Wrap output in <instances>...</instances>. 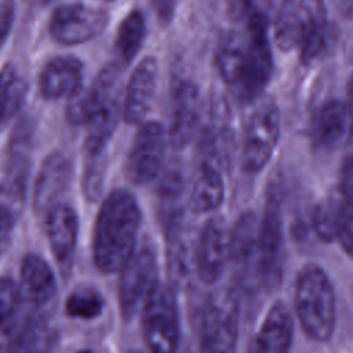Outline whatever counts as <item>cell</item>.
I'll list each match as a JSON object with an SVG mask.
<instances>
[{
	"instance_id": "cell-43",
	"label": "cell",
	"mask_w": 353,
	"mask_h": 353,
	"mask_svg": "<svg viewBox=\"0 0 353 353\" xmlns=\"http://www.w3.org/2000/svg\"><path fill=\"white\" fill-rule=\"evenodd\" d=\"M43 3H47V1H51V0H41Z\"/></svg>"
},
{
	"instance_id": "cell-12",
	"label": "cell",
	"mask_w": 353,
	"mask_h": 353,
	"mask_svg": "<svg viewBox=\"0 0 353 353\" xmlns=\"http://www.w3.org/2000/svg\"><path fill=\"white\" fill-rule=\"evenodd\" d=\"M165 132L157 121H146L135 135L127 160V175L132 183L153 181L163 165Z\"/></svg>"
},
{
	"instance_id": "cell-1",
	"label": "cell",
	"mask_w": 353,
	"mask_h": 353,
	"mask_svg": "<svg viewBox=\"0 0 353 353\" xmlns=\"http://www.w3.org/2000/svg\"><path fill=\"white\" fill-rule=\"evenodd\" d=\"M141 210L127 190H114L103 201L94 228L92 258L103 273L120 272L137 251Z\"/></svg>"
},
{
	"instance_id": "cell-40",
	"label": "cell",
	"mask_w": 353,
	"mask_h": 353,
	"mask_svg": "<svg viewBox=\"0 0 353 353\" xmlns=\"http://www.w3.org/2000/svg\"><path fill=\"white\" fill-rule=\"evenodd\" d=\"M347 109H349V116H350V121H353V74L350 77L349 81V90H347V101H346Z\"/></svg>"
},
{
	"instance_id": "cell-41",
	"label": "cell",
	"mask_w": 353,
	"mask_h": 353,
	"mask_svg": "<svg viewBox=\"0 0 353 353\" xmlns=\"http://www.w3.org/2000/svg\"><path fill=\"white\" fill-rule=\"evenodd\" d=\"M339 4L345 12H353V0H339Z\"/></svg>"
},
{
	"instance_id": "cell-26",
	"label": "cell",
	"mask_w": 353,
	"mask_h": 353,
	"mask_svg": "<svg viewBox=\"0 0 353 353\" xmlns=\"http://www.w3.org/2000/svg\"><path fill=\"white\" fill-rule=\"evenodd\" d=\"M273 39L281 51H290L301 46L303 40V26L296 0H285L279 8L273 25Z\"/></svg>"
},
{
	"instance_id": "cell-20",
	"label": "cell",
	"mask_w": 353,
	"mask_h": 353,
	"mask_svg": "<svg viewBox=\"0 0 353 353\" xmlns=\"http://www.w3.org/2000/svg\"><path fill=\"white\" fill-rule=\"evenodd\" d=\"M21 292L34 306L41 307L51 302L57 292V277L48 262L29 252L21 262Z\"/></svg>"
},
{
	"instance_id": "cell-31",
	"label": "cell",
	"mask_w": 353,
	"mask_h": 353,
	"mask_svg": "<svg viewBox=\"0 0 353 353\" xmlns=\"http://www.w3.org/2000/svg\"><path fill=\"white\" fill-rule=\"evenodd\" d=\"M25 193L0 183V251L4 248L22 208Z\"/></svg>"
},
{
	"instance_id": "cell-42",
	"label": "cell",
	"mask_w": 353,
	"mask_h": 353,
	"mask_svg": "<svg viewBox=\"0 0 353 353\" xmlns=\"http://www.w3.org/2000/svg\"><path fill=\"white\" fill-rule=\"evenodd\" d=\"M76 353H95V352L88 350V349H83V350H79V352H76Z\"/></svg>"
},
{
	"instance_id": "cell-13",
	"label": "cell",
	"mask_w": 353,
	"mask_h": 353,
	"mask_svg": "<svg viewBox=\"0 0 353 353\" xmlns=\"http://www.w3.org/2000/svg\"><path fill=\"white\" fill-rule=\"evenodd\" d=\"M229 262V229L222 218H211L197 239L193 263L197 277L204 284H214Z\"/></svg>"
},
{
	"instance_id": "cell-5",
	"label": "cell",
	"mask_w": 353,
	"mask_h": 353,
	"mask_svg": "<svg viewBox=\"0 0 353 353\" xmlns=\"http://www.w3.org/2000/svg\"><path fill=\"white\" fill-rule=\"evenodd\" d=\"M281 117L272 97H261L251 113L243 138L241 168L248 175L259 174L273 156L280 138Z\"/></svg>"
},
{
	"instance_id": "cell-7",
	"label": "cell",
	"mask_w": 353,
	"mask_h": 353,
	"mask_svg": "<svg viewBox=\"0 0 353 353\" xmlns=\"http://www.w3.org/2000/svg\"><path fill=\"white\" fill-rule=\"evenodd\" d=\"M283 270V212L277 186L268 189L262 218L259 219L258 272L261 285L272 290L280 284Z\"/></svg>"
},
{
	"instance_id": "cell-8",
	"label": "cell",
	"mask_w": 353,
	"mask_h": 353,
	"mask_svg": "<svg viewBox=\"0 0 353 353\" xmlns=\"http://www.w3.org/2000/svg\"><path fill=\"white\" fill-rule=\"evenodd\" d=\"M119 279V306L124 319L134 317L157 288L159 265L153 250L141 247L121 268Z\"/></svg>"
},
{
	"instance_id": "cell-33",
	"label": "cell",
	"mask_w": 353,
	"mask_h": 353,
	"mask_svg": "<svg viewBox=\"0 0 353 353\" xmlns=\"http://www.w3.org/2000/svg\"><path fill=\"white\" fill-rule=\"evenodd\" d=\"M309 228L317 236L319 240L328 244L336 240V226H335V207L331 196L319 201L310 215Z\"/></svg>"
},
{
	"instance_id": "cell-25",
	"label": "cell",
	"mask_w": 353,
	"mask_h": 353,
	"mask_svg": "<svg viewBox=\"0 0 353 353\" xmlns=\"http://www.w3.org/2000/svg\"><path fill=\"white\" fill-rule=\"evenodd\" d=\"M247 55V39L236 33L222 37L216 51L218 70L225 83L233 90L239 83Z\"/></svg>"
},
{
	"instance_id": "cell-6",
	"label": "cell",
	"mask_w": 353,
	"mask_h": 353,
	"mask_svg": "<svg viewBox=\"0 0 353 353\" xmlns=\"http://www.w3.org/2000/svg\"><path fill=\"white\" fill-rule=\"evenodd\" d=\"M142 335L149 353H178L181 321L174 291L159 284L142 307Z\"/></svg>"
},
{
	"instance_id": "cell-2",
	"label": "cell",
	"mask_w": 353,
	"mask_h": 353,
	"mask_svg": "<svg viewBox=\"0 0 353 353\" xmlns=\"http://www.w3.org/2000/svg\"><path fill=\"white\" fill-rule=\"evenodd\" d=\"M294 309L307 339L328 342L336 327V296L325 270L314 263H305L296 273Z\"/></svg>"
},
{
	"instance_id": "cell-14",
	"label": "cell",
	"mask_w": 353,
	"mask_h": 353,
	"mask_svg": "<svg viewBox=\"0 0 353 353\" xmlns=\"http://www.w3.org/2000/svg\"><path fill=\"white\" fill-rule=\"evenodd\" d=\"M46 230L52 255L66 276L73 266L79 234V219L74 210L61 203L54 205L46 215Z\"/></svg>"
},
{
	"instance_id": "cell-18",
	"label": "cell",
	"mask_w": 353,
	"mask_h": 353,
	"mask_svg": "<svg viewBox=\"0 0 353 353\" xmlns=\"http://www.w3.org/2000/svg\"><path fill=\"white\" fill-rule=\"evenodd\" d=\"M200 117V94L190 81H182L174 91L170 141L175 148L185 146L193 137Z\"/></svg>"
},
{
	"instance_id": "cell-11",
	"label": "cell",
	"mask_w": 353,
	"mask_h": 353,
	"mask_svg": "<svg viewBox=\"0 0 353 353\" xmlns=\"http://www.w3.org/2000/svg\"><path fill=\"white\" fill-rule=\"evenodd\" d=\"M106 22L108 15L105 11L84 3H69L54 12L50 30L58 43L72 46L98 36Z\"/></svg>"
},
{
	"instance_id": "cell-39",
	"label": "cell",
	"mask_w": 353,
	"mask_h": 353,
	"mask_svg": "<svg viewBox=\"0 0 353 353\" xmlns=\"http://www.w3.org/2000/svg\"><path fill=\"white\" fill-rule=\"evenodd\" d=\"M152 6L156 17L161 23L167 25L172 19L175 11V0H152Z\"/></svg>"
},
{
	"instance_id": "cell-17",
	"label": "cell",
	"mask_w": 353,
	"mask_h": 353,
	"mask_svg": "<svg viewBox=\"0 0 353 353\" xmlns=\"http://www.w3.org/2000/svg\"><path fill=\"white\" fill-rule=\"evenodd\" d=\"M157 80V63L154 58H145L132 72L125 90L123 114L131 123H139L152 108Z\"/></svg>"
},
{
	"instance_id": "cell-22",
	"label": "cell",
	"mask_w": 353,
	"mask_h": 353,
	"mask_svg": "<svg viewBox=\"0 0 353 353\" xmlns=\"http://www.w3.org/2000/svg\"><path fill=\"white\" fill-rule=\"evenodd\" d=\"M55 339L57 334L51 320L36 312L18 325L10 353H50Z\"/></svg>"
},
{
	"instance_id": "cell-21",
	"label": "cell",
	"mask_w": 353,
	"mask_h": 353,
	"mask_svg": "<svg viewBox=\"0 0 353 353\" xmlns=\"http://www.w3.org/2000/svg\"><path fill=\"white\" fill-rule=\"evenodd\" d=\"M83 65L74 57L51 59L40 76V91L47 99L73 95L81 84Z\"/></svg>"
},
{
	"instance_id": "cell-38",
	"label": "cell",
	"mask_w": 353,
	"mask_h": 353,
	"mask_svg": "<svg viewBox=\"0 0 353 353\" xmlns=\"http://www.w3.org/2000/svg\"><path fill=\"white\" fill-rule=\"evenodd\" d=\"M14 21L12 0H0V47L7 39Z\"/></svg>"
},
{
	"instance_id": "cell-9",
	"label": "cell",
	"mask_w": 353,
	"mask_h": 353,
	"mask_svg": "<svg viewBox=\"0 0 353 353\" xmlns=\"http://www.w3.org/2000/svg\"><path fill=\"white\" fill-rule=\"evenodd\" d=\"M247 55L241 77L232 90L240 102L248 103L262 97L273 74V54L268 39V28L245 30Z\"/></svg>"
},
{
	"instance_id": "cell-44",
	"label": "cell",
	"mask_w": 353,
	"mask_h": 353,
	"mask_svg": "<svg viewBox=\"0 0 353 353\" xmlns=\"http://www.w3.org/2000/svg\"><path fill=\"white\" fill-rule=\"evenodd\" d=\"M248 353H252V352H251V349H250V352H248Z\"/></svg>"
},
{
	"instance_id": "cell-27",
	"label": "cell",
	"mask_w": 353,
	"mask_h": 353,
	"mask_svg": "<svg viewBox=\"0 0 353 353\" xmlns=\"http://www.w3.org/2000/svg\"><path fill=\"white\" fill-rule=\"evenodd\" d=\"M26 97V83L12 68L0 70V128L19 110Z\"/></svg>"
},
{
	"instance_id": "cell-34",
	"label": "cell",
	"mask_w": 353,
	"mask_h": 353,
	"mask_svg": "<svg viewBox=\"0 0 353 353\" xmlns=\"http://www.w3.org/2000/svg\"><path fill=\"white\" fill-rule=\"evenodd\" d=\"M105 178V160L103 153L99 154H87L83 176V190L85 197L90 201L97 200L103 188Z\"/></svg>"
},
{
	"instance_id": "cell-15",
	"label": "cell",
	"mask_w": 353,
	"mask_h": 353,
	"mask_svg": "<svg viewBox=\"0 0 353 353\" xmlns=\"http://www.w3.org/2000/svg\"><path fill=\"white\" fill-rule=\"evenodd\" d=\"M294 341V316L283 301L274 302L255 335L252 353H290Z\"/></svg>"
},
{
	"instance_id": "cell-10",
	"label": "cell",
	"mask_w": 353,
	"mask_h": 353,
	"mask_svg": "<svg viewBox=\"0 0 353 353\" xmlns=\"http://www.w3.org/2000/svg\"><path fill=\"white\" fill-rule=\"evenodd\" d=\"M259 218L252 211L243 212L229 229V262L236 269L237 281L244 288L261 285L258 272Z\"/></svg>"
},
{
	"instance_id": "cell-19",
	"label": "cell",
	"mask_w": 353,
	"mask_h": 353,
	"mask_svg": "<svg viewBox=\"0 0 353 353\" xmlns=\"http://www.w3.org/2000/svg\"><path fill=\"white\" fill-rule=\"evenodd\" d=\"M350 116L346 102L328 99L320 105L310 123V138L321 150L334 149L342 138L347 137Z\"/></svg>"
},
{
	"instance_id": "cell-3",
	"label": "cell",
	"mask_w": 353,
	"mask_h": 353,
	"mask_svg": "<svg viewBox=\"0 0 353 353\" xmlns=\"http://www.w3.org/2000/svg\"><path fill=\"white\" fill-rule=\"evenodd\" d=\"M240 305L233 290H216L205 299L199 321V353H234Z\"/></svg>"
},
{
	"instance_id": "cell-24",
	"label": "cell",
	"mask_w": 353,
	"mask_h": 353,
	"mask_svg": "<svg viewBox=\"0 0 353 353\" xmlns=\"http://www.w3.org/2000/svg\"><path fill=\"white\" fill-rule=\"evenodd\" d=\"M22 292L10 277H0V353H10L18 328Z\"/></svg>"
},
{
	"instance_id": "cell-23",
	"label": "cell",
	"mask_w": 353,
	"mask_h": 353,
	"mask_svg": "<svg viewBox=\"0 0 353 353\" xmlns=\"http://www.w3.org/2000/svg\"><path fill=\"white\" fill-rule=\"evenodd\" d=\"M225 186L216 165L203 161L192 186L190 207L197 214L215 211L223 201Z\"/></svg>"
},
{
	"instance_id": "cell-16",
	"label": "cell",
	"mask_w": 353,
	"mask_h": 353,
	"mask_svg": "<svg viewBox=\"0 0 353 353\" xmlns=\"http://www.w3.org/2000/svg\"><path fill=\"white\" fill-rule=\"evenodd\" d=\"M72 163L62 153L50 154L41 165L34 186V207L39 212H48L58 204V199L68 190L72 181Z\"/></svg>"
},
{
	"instance_id": "cell-4",
	"label": "cell",
	"mask_w": 353,
	"mask_h": 353,
	"mask_svg": "<svg viewBox=\"0 0 353 353\" xmlns=\"http://www.w3.org/2000/svg\"><path fill=\"white\" fill-rule=\"evenodd\" d=\"M92 113L87 123L85 154L103 153L119 117L121 72L117 65H106L95 77L91 88Z\"/></svg>"
},
{
	"instance_id": "cell-29",
	"label": "cell",
	"mask_w": 353,
	"mask_h": 353,
	"mask_svg": "<svg viewBox=\"0 0 353 353\" xmlns=\"http://www.w3.org/2000/svg\"><path fill=\"white\" fill-rule=\"evenodd\" d=\"M103 296L94 287H79L65 301L66 314L79 320H94L103 312Z\"/></svg>"
},
{
	"instance_id": "cell-35",
	"label": "cell",
	"mask_w": 353,
	"mask_h": 353,
	"mask_svg": "<svg viewBox=\"0 0 353 353\" xmlns=\"http://www.w3.org/2000/svg\"><path fill=\"white\" fill-rule=\"evenodd\" d=\"M228 12L230 18L243 25L244 29L268 19L259 0H228Z\"/></svg>"
},
{
	"instance_id": "cell-28",
	"label": "cell",
	"mask_w": 353,
	"mask_h": 353,
	"mask_svg": "<svg viewBox=\"0 0 353 353\" xmlns=\"http://www.w3.org/2000/svg\"><path fill=\"white\" fill-rule=\"evenodd\" d=\"M145 37V18L141 11L130 12L120 23L116 48L120 59L127 63L130 62L141 48Z\"/></svg>"
},
{
	"instance_id": "cell-37",
	"label": "cell",
	"mask_w": 353,
	"mask_h": 353,
	"mask_svg": "<svg viewBox=\"0 0 353 353\" xmlns=\"http://www.w3.org/2000/svg\"><path fill=\"white\" fill-rule=\"evenodd\" d=\"M343 197L353 203V156L347 154L341 167V188Z\"/></svg>"
},
{
	"instance_id": "cell-32",
	"label": "cell",
	"mask_w": 353,
	"mask_h": 353,
	"mask_svg": "<svg viewBox=\"0 0 353 353\" xmlns=\"http://www.w3.org/2000/svg\"><path fill=\"white\" fill-rule=\"evenodd\" d=\"M335 207L336 240L345 254L353 259V203L338 190L331 194Z\"/></svg>"
},
{
	"instance_id": "cell-36",
	"label": "cell",
	"mask_w": 353,
	"mask_h": 353,
	"mask_svg": "<svg viewBox=\"0 0 353 353\" xmlns=\"http://www.w3.org/2000/svg\"><path fill=\"white\" fill-rule=\"evenodd\" d=\"M92 113V101L90 88H79L73 95H70V101L68 105V117L73 124H85L90 121Z\"/></svg>"
},
{
	"instance_id": "cell-30",
	"label": "cell",
	"mask_w": 353,
	"mask_h": 353,
	"mask_svg": "<svg viewBox=\"0 0 353 353\" xmlns=\"http://www.w3.org/2000/svg\"><path fill=\"white\" fill-rule=\"evenodd\" d=\"M338 39L336 26L327 21L314 30H312L299 46L301 62L303 65H312L320 58L327 55Z\"/></svg>"
}]
</instances>
